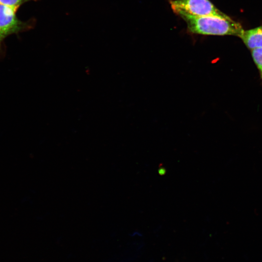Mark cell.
<instances>
[{
  "instance_id": "cell-1",
  "label": "cell",
  "mask_w": 262,
  "mask_h": 262,
  "mask_svg": "<svg viewBox=\"0 0 262 262\" xmlns=\"http://www.w3.org/2000/svg\"><path fill=\"white\" fill-rule=\"evenodd\" d=\"M186 23L189 32L196 34L213 35H234L239 37L244 29L232 19L215 16H195L179 15Z\"/></svg>"
},
{
  "instance_id": "cell-3",
  "label": "cell",
  "mask_w": 262,
  "mask_h": 262,
  "mask_svg": "<svg viewBox=\"0 0 262 262\" xmlns=\"http://www.w3.org/2000/svg\"><path fill=\"white\" fill-rule=\"evenodd\" d=\"M16 10L0 3V59L4 56L2 43L8 36L30 29L32 23L24 22L16 16Z\"/></svg>"
},
{
  "instance_id": "cell-5",
  "label": "cell",
  "mask_w": 262,
  "mask_h": 262,
  "mask_svg": "<svg viewBox=\"0 0 262 262\" xmlns=\"http://www.w3.org/2000/svg\"><path fill=\"white\" fill-rule=\"evenodd\" d=\"M251 54L262 79V47L251 50Z\"/></svg>"
},
{
  "instance_id": "cell-2",
  "label": "cell",
  "mask_w": 262,
  "mask_h": 262,
  "mask_svg": "<svg viewBox=\"0 0 262 262\" xmlns=\"http://www.w3.org/2000/svg\"><path fill=\"white\" fill-rule=\"evenodd\" d=\"M170 3L172 10L178 15L186 14L195 16H215L231 19L209 0H172Z\"/></svg>"
},
{
  "instance_id": "cell-6",
  "label": "cell",
  "mask_w": 262,
  "mask_h": 262,
  "mask_svg": "<svg viewBox=\"0 0 262 262\" xmlns=\"http://www.w3.org/2000/svg\"><path fill=\"white\" fill-rule=\"evenodd\" d=\"M31 0H0V3L17 10L22 4Z\"/></svg>"
},
{
  "instance_id": "cell-4",
  "label": "cell",
  "mask_w": 262,
  "mask_h": 262,
  "mask_svg": "<svg viewBox=\"0 0 262 262\" xmlns=\"http://www.w3.org/2000/svg\"><path fill=\"white\" fill-rule=\"evenodd\" d=\"M239 37L250 49L262 47V26L243 30Z\"/></svg>"
}]
</instances>
